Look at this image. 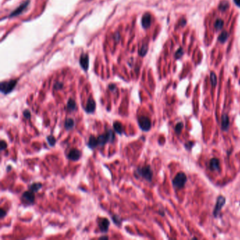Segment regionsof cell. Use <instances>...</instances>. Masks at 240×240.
<instances>
[{
  "instance_id": "603a6c76",
  "label": "cell",
  "mask_w": 240,
  "mask_h": 240,
  "mask_svg": "<svg viewBox=\"0 0 240 240\" xmlns=\"http://www.w3.org/2000/svg\"><path fill=\"white\" fill-rule=\"evenodd\" d=\"M183 127H184V125H183L182 122L178 123L176 124V125H175V133H176L177 134H178V135H180V134L182 133Z\"/></svg>"
},
{
  "instance_id": "8992f818",
  "label": "cell",
  "mask_w": 240,
  "mask_h": 240,
  "mask_svg": "<svg viewBox=\"0 0 240 240\" xmlns=\"http://www.w3.org/2000/svg\"><path fill=\"white\" fill-rule=\"evenodd\" d=\"M29 4H30V1H29V0H27V1H25V2L21 4V5L18 7V8L15 9V10L13 11L12 12L10 15H9V18H11V17H15L17 16H19L20 14H21V13H22L26 9H27V7H28Z\"/></svg>"
},
{
  "instance_id": "9c48e42d",
  "label": "cell",
  "mask_w": 240,
  "mask_h": 240,
  "mask_svg": "<svg viewBox=\"0 0 240 240\" xmlns=\"http://www.w3.org/2000/svg\"><path fill=\"white\" fill-rule=\"evenodd\" d=\"M22 199L28 204H33L35 201V194L31 190L26 191L22 194Z\"/></svg>"
},
{
  "instance_id": "e575fe53",
  "label": "cell",
  "mask_w": 240,
  "mask_h": 240,
  "mask_svg": "<svg viewBox=\"0 0 240 240\" xmlns=\"http://www.w3.org/2000/svg\"><path fill=\"white\" fill-rule=\"evenodd\" d=\"M6 215H7V211H4L3 208H1V210H0V218H3Z\"/></svg>"
},
{
  "instance_id": "9a60e30c",
  "label": "cell",
  "mask_w": 240,
  "mask_h": 240,
  "mask_svg": "<svg viewBox=\"0 0 240 240\" xmlns=\"http://www.w3.org/2000/svg\"><path fill=\"white\" fill-rule=\"evenodd\" d=\"M87 146H88L89 148H90L92 149L96 148L97 146H99V144H98L97 138H96L95 136H93V135L90 136L88 142H87Z\"/></svg>"
},
{
  "instance_id": "30bf717a",
  "label": "cell",
  "mask_w": 240,
  "mask_h": 240,
  "mask_svg": "<svg viewBox=\"0 0 240 240\" xmlns=\"http://www.w3.org/2000/svg\"><path fill=\"white\" fill-rule=\"evenodd\" d=\"M95 109H96V103L95 100L92 98H90L87 101L86 107H84V111L87 113H92L95 112Z\"/></svg>"
},
{
  "instance_id": "d4e9b609",
  "label": "cell",
  "mask_w": 240,
  "mask_h": 240,
  "mask_svg": "<svg viewBox=\"0 0 240 240\" xmlns=\"http://www.w3.org/2000/svg\"><path fill=\"white\" fill-rule=\"evenodd\" d=\"M223 25H224L223 21L221 19H218L215 22V24H214L215 28L216 29V30H221L222 27H223Z\"/></svg>"
},
{
  "instance_id": "74e56055",
  "label": "cell",
  "mask_w": 240,
  "mask_h": 240,
  "mask_svg": "<svg viewBox=\"0 0 240 240\" xmlns=\"http://www.w3.org/2000/svg\"><path fill=\"white\" fill-rule=\"evenodd\" d=\"M11 168H12L11 166H8V167H7V171L9 172V170H11Z\"/></svg>"
},
{
  "instance_id": "6da1fadb",
  "label": "cell",
  "mask_w": 240,
  "mask_h": 240,
  "mask_svg": "<svg viewBox=\"0 0 240 240\" xmlns=\"http://www.w3.org/2000/svg\"><path fill=\"white\" fill-rule=\"evenodd\" d=\"M137 175L139 177L144 178L148 182H152V178H153V171L150 166H145L143 167H140L137 168L136 171L135 172Z\"/></svg>"
},
{
  "instance_id": "836d02e7",
  "label": "cell",
  "mask_w": 240,
  "mask_h": 240,
  "mask_svg": "<svg viewBox=\"0 0 240 240\" xmlns=\"http://www.w3.org/2000/svg\"><path fill=\"white\" fill-rule=\"evenodd\" d=\"M182 54H183V52H182V49H180V50L176 52L175 56H176V58H180L181 56H182Z\"/></svg>"
},
{
  "instance_id": "d6a6232c",
  "label": "cell",
  "mask_w": 240,
  "mask_h": 240,
  "mask_svg": "<svg viewBox=\"0 0 240 240\" xmlns=\"http://www.w3.org/2000/svg\"><path fill=\"white\" fill-rule=\"evenodd\" d=\"M7 142L4 140H1V143H0V149H1V151H4V149H7Z\"/></svg>"
},
{
  "instance_id": "4dcf8cb0",
  "label": "cell",
  "mask_w": 240,
  "mask_h": 240,
  "mask_svg": "<svg viewBox=\"0 0 240 240\" xmlns=\"http://www.w3.org/2000/svg\"><path fill=\"white\" fill-rule=\"evenodd\" d=\"M147 45H143L142 47H141V50H139V55H141V56H144V55L146 54V53H147Z\"/></svg>"
},
{
  "instance_id": "5bb4252c",
  "label": "cell",
  "mask_w": 240,
  "mask_h": 240,
  "mask_svg": "<svg viewBox=\"0 0 240 240\" xmlns=\"http://www.w3.org/2000/svg\"><path fill=\"white\" fill-rule=\"evenodd\" d=\"M209 167L213 171H218L220 170V161L218 158H213L209 161Z\"/></svg>"
},
{
  "instance_id": "1f68e13d",
  "label": "cell",
  "mask_w": 240,
  "mask_h": 240,
  "mask_svg": "<svg viewBox=\"0 0 240 240\" xmlns=\"http://www.w3.org/2000/svg\"><path fill=\"white\" fill-rule=\"evenodd\" d=\"M23 114V116L25 117L26 119H30V117H31V113H30V111L27 110V109H26V110L24 111Z\"/></svg>"
},
{
  "instance_id": "7402d4cb",
  "label": "cell",
  "mask_w": 240,
  "mask_h": 240,
  "mask_svg": "<svg viewBox=\"0 0 240 240\" xmlns=\"http://www.w3.org/2000/svg\"><path fill=\"white\" fill-rule=\"evenodd\" d=\"M47 141L50 147H54L56 142V139H55V137L53 136V135H49V136H47Z\"/></svg>"
},
{
  "instance_id": "7c38bea8",
  "label": "cell",
  "mask_w": 240,
  "mask_h": 240,
  "mask_svg": "<svg viewBox=\"0 0 240 240\" xmlns=\"http://www.w3.org/2000/svg\"><path fill=\"white\" fill-rule=\"evenodd\" d=\"M80 64L84 70H87L89 67V57L86 54H82L80 58Z\"/></svg>"
},
{
  "instance_id": "52a82bcc",
  "label": "cell",
  "mask_w": 240,
  "mask_h": 240,
  "mask_svg": "<svg viewBox=\"0 0 240 240\" xmlns=\"http://www.w3.org/2000/svg\"><path fill=\"white\" fill-rule=\"evenodd\" d=\"M98 225H99V227L101 232L107 233L108 230H109V226H110V222L107 218H99V221H98Z\"/></svg>"
},
{
  "instance_id": "cb8c5ba5",
  "label": "cell",
  "mask_w": 240,
  "mask_h": 240,
  "mask_svg": "<svg viewBox=\"0 0 240 240\" xmlns=\"http://www.w3.org/2000/svg\"><path fill=\"white\" fill-rule=\"evenodd\" d=\"M227 38H228V34H227V33L226 31H223L222 33L221 34L219 38H218V40L221 42L223 43L227 40Z\"/></svg>"
},
{
  "instance_id": "44dd1931",
  "label": "cell",
  "mask_w": 240,
  "mask_h": 240,
  "mask_svg": "<svg viewBox=\"0 0 240 240\" xmlns=\"http://www.w3.org/2000/svg\"><path fill=\"white\" fill-rule=\"evenodd\" d=\"M106 135H107L108 141H109V143H112L113 141H114L115 134H114V132H113L111 129H109V130H107V133H106Z\"/></svg>"
},
{
  "instance_id": "8d00e7d4",
  "label": "cell",
  "mask_w": 240,
  "mask_h": 240,
  "mask_svg": "<svg viewBox=\"0 0 240 240\" xmlns=\"http://www.w3.org/2000/svg\"><path fill=\"white\" fill-rule=\"evenodd\" d=\"M234 1H235V4H236L237 6L240 7V0H234Z\"/></svg>"
},
{
  "instance_id": "4316f807",
  "label": "cell",
  "mask_w": 240,
  "mask_h": 240,
  "mask_svg": "<svg viewBox=\"0 0 240 240\" xmlns=\"http://www.w3.org/2000/svg\"><path fill=\"white\" fill-rule=\"evenodd\" d=\"M228 7H229V3L227 2V1H223L219 5V9H221V11L227 10Z\"/></svg>"
},
{
  "instance_id": "2e32d148",
  "label": "cell",
  "mask_w": 240,
  "mask_h": 240,
  "mask_svg": "<svg viewBox=\"0 0 240 240\" xmlns=\"http://www.w3.org/2000/svg\"><path fill=\"white\" fill-rule=\"evenodd\" d=\"M75 125V121L73 118H68L66 120L65 123H64V127L67 130H72Z\"/></svg>"
},
{
  "instance_id": "d6986e66",
  "label": "cell",
  "mask_w": 240,
  "mask_h": 240,
  "mask_svg": "<svg viewBox=\"0 0 240 240\" xmlns=\"http://www.w3.org/2000/svg\"><path fill=\"white\" fill-rule=\"evenodd\" d=\"M77 106H76V102L74 99H69L68 101L67 102V109L69 111H75L76 109Z\"/></svg>"
},
{
  "instance_id": "ac0fdd59",
  "label": "cell",
  "mask_w": 240,
  "mask_h": 240,
  "mask_svg": "<svg viewBox=\"0 0 240 240\" xmlns=\"http://www.w3.org/2000/svg\"><path fill=\"white\" fill-rule=\"evenodd\" d=\"M113 129H114L115 132H116L117 133L119 134V135H122V133H123V125L120 122H114L113 124Z\"/></svg>"
},
{
  "instance_id": "f35d334b",
  "label": "cell",
  "mask_w": 240,
  "mask_h": 240,
  "mask_svg": "<svg viewBox=\"0 0 240 240\" xmlns=\"http://www.w3.org/2000/svg\"><path fill=\"white\" fill-rule=\"evenodd\" d=\"M99 239H109V237H108L107 236H104V237H99Z\"/></svg>"
},
{
  "instance_id": "484cf974",
  "label": "cell",
  "mask_w": 240,
  "mask_h": 240,
  "mask_svg": "<svg viewBox=\"0 0 240 240\" xmlns=\"http://www.w3.org/2000/svg\"><path fill=\"white\" fill-rule=\"evenodd\" d=\"M211 82L212 86L215 87L217 84V77L213 72L211 73Z\"/></svg>"
},
{
  "instance_id": "d590c367",
  "label": "cell",
  "mask_w": 240,
  "mask_h": 240,
  "mask_svg": "<svg viewBox=\"0 0 240 240\" xmlns=\"http://www.w3.org/2000/svg\"><path fill=\"white\" fill-rule=\"evenodd\" d=\"M109 88L111 91H114L115 89H116V85L115 84H110L109 86Z\"/></svg>"
},
{
  "instance_id": "277c9868",
  "label": "cell",
  "mask_w": 240,
  "mask_h": 240,
  "mask_svg": "<svg viewBox=\"0 0 240 240\" xmlns=\"http://www.w3.org/2000/svg\"><path fill=\"white\" fill-rule=\"evenodd\" d=\"M138 125L142 131L148 132L152 127V122L147 116H139L138 118Z\"/></svg>"
},
{
  "instance_id": "f546056e",
  "label": "cell",
  "mask_w": 240,
  "mask_h": 240,
  "mask_svg": "<svg viewBox=\"0 0 240 240\" xmlns=\"http://www.w3.org/2000/svg\"><path fill=\"white\" fill-rule=\"evenodd\" d=\"M63 87H64V84H63L62 82H56L54 84V89L55 90H61V89L63 88Z\"/></svg>"
},
{
  "instance_id": "e0dca14e",
  "label": "cell",
  "mask_w": 240,
  "mask_h": 240,
  "mask_svg": "<svg viewBox=\"0 0 240 240\" xmlns=\"http://www.w3.org/2000/svg\"><path fill=\"white\" fill-rule=\"evenodd\" d=\"M97 141H98V144H99V146H100V147H103V146L105 145L107 142H109L106 133L104 134V135H99V136L97 137Z\"/></svg>"
},
{
  "instance_id": "4fadbf2b",
  "label": "cell",
  "mask_w": 240,
  "mask_h": 240,
  "mask_svg": "<svg viewBox=\"0 0 240 240\" xmlns=\"http://www.w3.org/2000/svg\"><path fill=\"white\" fill-rule=\"evenodd\" d=\"M230 127V118L227 114H223L221 118V128L223 131H227Z\"/></svg>"
},
{
  "instance_id": "3957f363",
  "label": "cell",
  "mask_w": 240,
  "mask_h": 240,
  "mask_svg": "<svg viewBox=\"0 0 240 240\" xmlns=\"http://www.w3.org/2000/svg\"><path fill=\"white\" fill-rule=\"evenodd\" d=\"M17 80H10L9 81H4V82H1L0 84V91L4 95H8L13 90V89L16 87Z\"/></svg>"
},
{
  "instance_id": "f1b7e54d",
  "label": "cell",
  "mask_w": 240,
  "mask_h": 240,
  "mask_svg": "<svg viewBox=\"0 0 240 240\" xmlns=\"http://www.w3.org/2000/svg\"><path fill=\"white\" fill-rule=\"evenodd\" d=\"M194 141H187V142H186L185 144H184V147H185L186 149H187V150H191V149H192V147H194Z\"/></svg>"
},
{
  "instance_id": "5b68a950",
  "label": "cell",
  "mask_w": 240,
  "mask_h": 240,
  "mask_svg": "<svg viewBox=\"0 0 240 240\" xmlns=\"http://www.w3.org/2000/svg\"><path fill=\"white\" fill-rule=\"evenodd\" d=\"M226 203V199L223 196H218L217 198L216 203H215L214 210H213V215L215 218H218V215L221 213L223 207Z\"/></svg>"
},
{
  "instance_id": "7a4b0ae2",
  "label": "cell",
  "mask_w": 240,
  "mask_h": 240,
  "mask_svg": "<svg viewBox=\"0 0 240 240\" xmlns=\"http://www.w3.org/2000/svg\"><path fill=\"white\" fill-rule=\"evenodd\" d=\"M187 181V175L183 172H180L177 174L173 178L172 183L174 188L175 189H182L184 187L186 182Z\"/></svg>"
},
{
  "instance_id": "83f0119b",
  "label": "cell",
  "mask_w": 240,
  "mask_h": 240,
  "mask_svg": "<svg viewBox=\"0 0 240 240\" xmlns=\"http://www.w3.org/2000/svg\"><path fill=\"white\" fill-rule=\"evenodd\" d=\"M112 220L113 221V222L115 223V224L118 225H121V219L120 218V217L117 215H114L113 216H112Z\"/></svg>"
},
{
  "instance_id": "ffe728a7",
  "label": "cell",
  "mask_w": 240,
  "mask_h": 240,
  "mask_svg": "<svg viewBox=\"0 0 240 240\" xmlns=\"http://www.w3.org/2000/svg\"><path fill=\"white\" fill-rule=\"evenodd\" d=\"M42 187V184L40 182H34L32 184H30L29 188L30 190H31L33 192H38Z\"/></svg>"
},
{
  "instance_id": "8fae6325",
  "label": "cell",
  "mask_w": 240,
  "mask_h": 240,
  "mask_svg": "<svg viewBox=\"0 0 240 240\" xmlns=\"http://www.w3.org/2000/svg\"><path fill=\"white\" fill-rule=\"evenodd\" d=\"M151 23H152V16L149 13H145L143 15L141 18V25L144 28L147 29L150 27Z\"/></svg>"
},
{
  "instance_id": "ba28073f",
  "label": "cell",
  "mask_w": 240,
  "mask_h": 240,
  "mask_svg": "<svg viewBox=\"0 0 240 240\" xmlns=\"http://www.w3.org/2000/svg\"><path fill=\"white\" fill-rule=\"evenodd\" d=\"M81 155H82V153H81L80 151L77 149H73L69 152V153L68 154L67 157L70 161H77L80 158Z\"/></svg>"
}]
</instances>
